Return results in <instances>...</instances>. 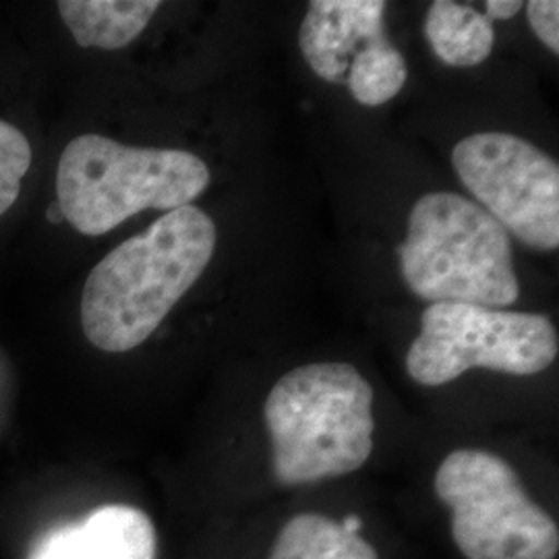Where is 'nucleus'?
I'll return each instance as SVG.
<instances>
[{
    "mask_svg": "<svg viewBox=\"0 0 559 559\" xmlns=\"http://www.w3.org/2000/svg\"><path fill=\"white\" fill-rule=\"evenodd\" d=\"M207 185L210 168L191 152L80 135L60 156L57 207L81 235L102 237L143 210L191 205Z\"/></svg>",
    "mask_w": 559,
    "mask_h": 559,
    "instance_id": "nucleus-4",
    "label": "nucleus"
},
{
    "mask_svg": "<svg viewBox=\"0 0 559 559\" xmlns=\"http://www.w3.org/2000/svg\"><path fill=\"white\" fill-rule=\"evenodd\" d=\"M81 48L119 50L147 27L158 0H62L57 4Z\"/></svg>",
    "mask_w": 559,
    "mask_h": 559,
    "instance_id": "nucleus-10",
    "label": "nucleus"
},
{
    "mask_svg": "<svg viewBox=\"0 0 559 559\" xmlns=\"http://www.w3.org/2000/svg\"><path fill=\"white\" fill-rule=\"evenodd\" d=\"M400 270L419 299L510 307L520 297L508 230L459 193L423 195L400 245Z\"/></svg>",
    "mask_w": 559,
    "mask_h": 559,
    "instance_id": "nucleus-3",
    "label": "nucleus"
},
{
    "mask_svg": "<svg viewBox=\"0 0 559 559\" xmlns=\"http://www.w3.org/2000/svg\"><path fill=\"white\" fill-rule=\"evenodd\" d=\"M32 166V145L20 129L0 120V216L20 198L21 180Z\"/></svg>",
    "mask_w": 559,
    "mask_h": 559,
    "instance_id": "nucleus-14",
    "label": "nucleus"
},
{
    "mask_svg": "<svg viewBox=\"0 0 559 559\" xmlns=\"http://www.w3.org/2000/svg\"><path fill=\"white\" fill-rule=\"evenodd\" d=\"M270 559H380L376 547L342 520L302 512L280 528Z\"/></svg>",
    "mask_w": 559,
    "mask_h": 559,
    "instance_id": "nucleus-12",
    "label": "nucleus"
},
{
    "mask_svg": "<svg viewBox=\"0 0 559 559\" xmlns=\"http://www.w3.org/2000/svg\"><path fill=\"white\" fill-rule=\"evenodd\" d=\"M436 496L452 514V539L466 559H556L559 528L506 460L456 450L436 473Z\"/></svg>",
    "mask_w": 559,
    "mask_h": 559,
    "instance_id": "nucleus-5",
    "label": "nucleus"
},
{
    "mask_svg": "<svg viewBox=\"0 0 559 559\" xmlns=\"http://www.w3.org/2000/svg\"><path fill=\"white\" fill-rule=\"evenodd\" d=\"M216 242V224L193 205L124 240L85 280L83 334L104 353L138 348L201 278Z\"/></svg>",
    "mask_w": 559,
    "mask_h": 559,
    "instance_id": "nucleus-1",
    "label": "nucleus"
},
{
    "mask_svg": "<svg viewBox=\"0 0 559 559\" xmlns=\"http://www.w3.org/2000/svg\"><path fill=\"white\" fill-rule=\"evenodd\" d=\"M526 15L533 32L554 55H559V2L558 0H531Z\"/></svg>",
    "mask_w": 559,
    "mask_h": 559,
    "instance_id": "nucleus-15",
    "label": "nucleus"
},
{
    "mask_svg": "<svg viewBox=\"0 0 559 559\" xmlns=\"http://www.w3.org/2000/svg\"><path fill=\"white\" fill-rule=\"evenodd\" d=\"M32 559H156V528L131 506H104L46 537Z\"/></svg>",
    "mask_w": 559,
    "mask_h": 559,
    "instance_id": "nucleus-9",
    "label": "nucleus"
},
{
    "mask_svg": "<svg viewBox=\"0 0 559 559\" xmlns=\"http://www.w3.org/2000/svg\"><path fill=\"white\" fill-rule=\"evenodd\" d=\"M406 78L408 71L402 52L383 36L355 57L346 83L353 98L362 106H381L399 96Z\"/></svg>",
    "mask_w": 559,
    "mask_h": 559,
    "instance_id": "nucleus-13",
    "label": "nucleus"
},
{
    "mask_svg": "<svg viewBox=\"0 0 559 559\" xmlns=\"http://www.w3.org/2000/svg\"><path fill=\"white\" fill-rule=\"evenodd\" d=\"M524 4L520 0H487L485 2V17L491 21L512 20L519 15L520 9Z\"/></svg>",
    "mask_w": 559,
    "mask_h": 559,
    "instance_id": "nucleus-16",
    "label": "nucleus"
},
{
    "mask_svg": "<svg viewBox=\"0 0 559 559\" xmlns=\"http://www.w3.org/2000/svg\"><path fill=\"white\" fill-rule=\"evenodd\" d=\"M381 0H313L300 23L299 46L316 75L346 83L360 50L385 36Z\"/></svg>",
    "mask_w": 559,
    "mask_h": 559,
    "instance_id": "nucleus-8",
    "label": "nucleus"
},
{
    "mask_svg": "<svg viewBox=\"0 0 559 559\" xmlns=\"http://www.w3.org/2000/svg\"><path fill=\"white\" fill-rule=\"evenodd\" d=\"M556 325L539 313L433 302L420 316V334L406 371L420 385H443L468 369L535 376L558 357Z\"/></svg>",
    "mask_w": 559,
    "mask_h": 559,
    "instance_id": "nucleus-6",
    "label": "nucleus"
},
{
    "mask_svg": "<svg viewBox=\"0 0 559 559\" xmlns=\"http://www.w3.org/2000/svg\"><path fill=\"white\" fill-rule=\"evenodd\" d=\"M425 36L433 55L450 67H477L496 44L493 23L473 7L438 0L429 7Z\"/></svg>",
    "mask_w": 559,
    "mask_h": 559,
    "instance_id": "nucleus-11",
    "label": "nucleus"
},
{
    "mask_svg": "<svg viewBox=\"0 0 559 559\" xmlns=\"http://www.w3.org/2000/svg\"><path fill=\"white\" fill-rule=\"evenodd\" d=\"M274 479L284 487L359 471L373 452V388L348 362H311L282 376L263 406Z\"/></svg>",
    "mask_w": 559,
    "mask_h": 559,
    "instance_id": "nucleus-2",
    "label": "nucleus"
},
{
    "mask_svg": "<svg viewBox=\"0 0 559 559\" xmlns=\"http://www.w3.org/2000/svg\"><path fill=\"white\" fill-rule=\"evenodd\" d=\"M462 185L501 226L537 251L559 247V166L508 133L464 138L452 152Z\"/></svg>",
    "mask_w": 559,
    "mask_h": 559,
    "instance_id": "nucleus-7",
    "label": "nucleus"
}]
</instances>
